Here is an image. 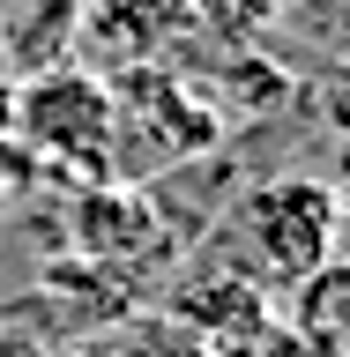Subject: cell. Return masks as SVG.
<instances>
[{
    "instance_id": "2",
    "label": "cell",
    "mask_w": 350,
    "mask_h": 357,
    "mask_svg": "<svg viewBox=\"0 0 350 357\" xmlns=\"http://www.w3.org/2000/svg\"><path fill=\"white\" fill-rule=\"evenodd\" d=\"M22 134L67 172H112V89L82 67H52L22 89Z\"/></svg>"
},
{
    "instance_id": "1",
    "label": "cell",
    "mask_w": 350,
    "mask_h": 357,
    "mask_svg": "<svg viewBox=\"0 0 350 357\" xmlns=\"http://www.w3.org/2000/svg\"><path fill=\"white\" fill-rule=\"evenodd\" d=\"M328 223H335V186L306 172H276L231 201V238H239V275L261 290H291L328 261Z\"/></svg>"
},
{
    "instance_id": "3",
    "label": "cell",
    "mask_w": 350,
    "mask_h": 357,
    "mask_svg": "<svg viewBox=\"0 0 350 357\" xmlns=\"http://www.w3.org/2000/svg\"><path fill=\"white\" fill-rule=\"evenodd\" d=\"M179 320L217 357H261V342L276 335V305H268V290L254 275H201V283H187L179 290Z\"/></svg>"
},
{
    "instance_id": "5",
    "label": "cell",
    "mask_w": 350,
    "mask_h": 357,
    "mask_svg": "<svg viewBox=\"0 0 350 357\" xmlns=\"http://www.w3.org/2000/svg\"><path fill=\"white\" fill-rule=\"evenodd\" d=\"M284 328L321 357H350V261H321L306 283H291Z\"/></svg>"
},
{
    "instance_id": "9",
    "label": "cell",
    "mask_w": 350,
    "mask_h": 357,
    "mask_svg": "<svg viewBox=\"0 0 350 357\" xmlns=\"http://www.w3.org/2000/svg\"><path fill=\"white\" fill-rule=\"evenodd\" d=\"M328 261H350V186L335 194V223H328Z\"/></svg>"
},
{
    "instance_id": "4",
    "label": "cell",
    "mask_w": 350,
    "mask_h": 357,
    "mask_svg": "<svg viewBox=\"0 0 350 357\" xmlns=\"http://www.w3.org/2000/svg\"><path fill=\"white\" fill-rule=\"evenodd\" d=\"M82 30H89V52L105 67H142L179 30H194V15H187V0H89Z\"/></svg>"
},
{
    "instance_id": "6",
    "label": "cell",
    "mask_w": 350,
    "mask_h": 357,
    "mask_svg": "<svg viewBox=\"0 0 350 357\" xmlns=\"http://www.w3.org/2000/svg\"><path fill=\"white\" fill-rule=\"evenodd\" d=\"M187 15L194 30L224 45V52H246V45H261L276 22H284V0H187Z\"/></svg>"
},
{
    "instance_id": "7",
    "label": "cell",
    "mask_w": 350,
    "mask_h": 357,
    "mask_svg": "<svg viewBox=\"0 0 350 357\" xmlns=\"http://www.w3.org/2000/svg\"><path fill=\"white\" fill-rule=\"evenodd\" d=\"M284 22L306 45H321L328 60H350V0H291Z\"/></svg>"
},
{
    "instance_id": "8",
    "label": "cell",
    "mask_w": 350,
    "mask_h": 357,
    "mask_svg": "<svg viewBox=\"0 0 350 357\" xmlns=\"http://www.w3.org/2000/svg\"><path fill=\"white\" fill-rule=\"evenodd\" d=\"M313 112H321V127H328L335 142H350V60H328V67H321Z\"/></svg>"
},
{
    "instance_id": "10",
    "label": "cell",
    "mask_w": 350,
    "mask_h": 357,
    "mask_svg": "<svg viewBox=\"0 0 350 357\" xmlns=\"http://www.w3.org/2000/svg\"><path fill=\"white\" fill-rule=\"evenodd\" d=\"M89 357H105V350H89Z\"/></svg>"
},
{
    "instance_id": "11",
    "label": "cell",
    "mask_w": 350,
    "mask_h": 357,
    "mask_svg": "<svg viewBox=\"0 0 350 357\" xmlns=\"http://www.w3.org/2000/svg\"><path fill=\"white\" fill-rule=\"evenodd\" d=\"M284 8H291V0H284Z\"/></svg>"
}]
</instances>
